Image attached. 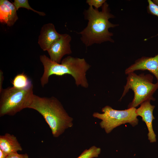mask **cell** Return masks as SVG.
Segmentation results:
<instances>
[{
	"label": "cell",
	"instance_id": "6da1fadb",
	"mask_svg": "<svg viewBox=\"0 0 158 158\" xmlns=\"http://www.w3.org/2000/svg\"><path fill=\"white\" fill-rule=\"evenodd\" d=\"M85 19L88 20L87 26L78 34L81 35L80 39L86 47L94 44H100L106 42H114L111 37L113 34L109 31L110 28L119 25L111 23L109 19L115 18L110 13L109 4L106 1L102 7V10L90 6L84 12Z\"/></svg>",
	"mask_w": 158,
	"mask_h": 158
},
{
	"label": "cell",
	"instance_id": "7a4b0ae2",
	"mask_svg": "<svg viewBox=\"0 0 158 158\" xmlns=\"http://www.w3.org/2000/svg\"><path fill=\"white\" fill-rule=\"evenodd\" d=\"M40 58L44 67V73L40 78L43 87L48 83L51 75L61 76L65 74L71 75L77 86L85 88L88 87L86 75L90 66L84 58L68 56L62 60L61 63L53 61L44 54L41 55Z\"/></svg>",
	"mask_w": 158,
	"mask_h": 158
},
{
	"label": "cell",
	"instance_id": "3957f363",
	"mask_svg": "<svg viewBox=\"0 0 158 158\" xmlns=\"http://www.w3.org/2000/svg\"><path fill=\"white\" fill-rule=\"evenodd\" d=\"M28 108L36 110L43 116L55 137H58L73 125V118L54 97H42L34 94Z\"/></svg>",
	"mask_w": 158,
	"mask_h": 158
},
{
	"label": "cell",
	"instance_id": "277c9868",
	"mask_svg": "<svg viewBox=\"0 0 158 158\" xmlns=\"http://www.w3.org/2000/svg\"><path fill=\"white\" fill-rule=\"evenodd\" d=\"M153 76L150 74L142 73L138 75L133 72L128 74L127 82L120 100L130 89L134 92L132 101L128 106V109L135 108L147 100H155L153 95L158 89V83H153Z\"/></svg>",
	"mask_w": 158,
	"mask_h": 158
},
{
	"label": "cell",
	"instance_id": "5b68a950",
	"mask_svg": "<svg viewBox=\"0 0 158 158\" xmlns=\"http://www.w3.org/2000/svg\"><path fill=\"white\" fill-rule=\"evenodd\" d=\"M33 87L22 90L13 87L3 89L0 93V116H13L24 109L28 108L34 94Z\"/></svg>",
	"mask_w": 158,
	"mask_h": 158
},
{
	"label": "cell",
	"instance_id": "8992f818",
	"mask_svg": "<svg viewBox=\"0 0 158 158\" xmlns=\"http://www.w3.org/2000/svg\"><path fill=\"white\" fill-rule=\"evenodd\" d=\"M136 109L132 108L124 110H117L109 106L102 109L103 113L95 112L92 116L102 120L99 125L107 133H109L114 128L122 124L129 123L132 126L137 125L138 120L136 113Z\"/></svg>",
	"mask_w": 158,
	"mask_h": 158
},
{
	"label": "cell",
	"instance_id": "52a82bcc",
	"mask_svg": "<svg viewBox=\"0 0 158 158\" xmlns=\"http://www.w3.org/2000/svg\"><path fill=\"white\" fill-rule=\"evenodd\" d=\"M71 36L67 34H61L60 37L54 42L47 50L50 59L60 63L62 57L72 53L70 42Z\"/></svg>",
	"mask_w": 158,
	"mask_h": 158
},
{
	"label": "cell",
	"instance_id": "ba28073f",
	"mask_svg": "<svg viewBox=\"0 0 158 158\" xmlns=\"http://www.w3.org/2000/svg\"><path fill=\"white\" fill-rule=\"evenodd\" d=\"M137 70H147L154 75L158 83V54L153 57L143 56L136 60L125 70V73Z\"/></svg>",
	"mask_w": 158,
	"mask_h": 158
},
{
	"label": "cell",
	"instance_id": "9c48e42d",
	"mask_svg": "<svg viewBox=\"0 0 158 158\" xmlns=\"http://www.w3.org/2000/svg\"><path fill=\"white\" fill-rule=\"evenodd\" d=\"M150 100H147L142 103L140 107L136 109V113L137 116L142 118V120L146 123L148 130V139L150 142L156 141V135L153 130L152 121L155 119L153 112L155 106L152 105Z\"/></svg>",
	"mask_w": 158,
	"mask_h": 158
},
{
	"label": "cell",
	"instance_id": "30bf717a",
	"mask_svg": "<svg viewBox=\"0 0 158 158\" xmlns=\"http://www.w3.org/2000/svg\"><path fill=\"white\" fill-rule=\"evenodd\" d=\"M61 35L56 31L53 24L51 23L45 24L41 28L38 43L43 51H47L53 43L60 37Z\"/></svg>",
	"mask_w": 158,
	"mask_h": 158
},
{
	"label": "cell",
	"instance_id": "8fae6325",
	"mask_svg": "<svg viewBox=\"0 0 158 158\" xmlns=\"http://www.w3.org/2000/svg\"><path fill=\"white\" fill-rule=\"evenodd\" d=\"M17 11L13 3L7 0H0V23L9 27L13 25L18 19Z\"/></svg>",
	"mask_w": 158,
	"mask_h": 158
},
{
	"label": "cell",
	"instance_id": "7c38bea8",
	"mask_svg": "<svg viewBox=\"0 0 158 158\" xmlns=\"http://www.w3.org/2000/svg\"><path fill=\"white\" fill-rule=\"evenodd\" d=\"M0 149L8 155L22 150L16 138L8 133L0 136Z\"/></svg>",
	"mask_w": 158,
	"mask_h": 158
},
{
	"label": "cell",
	"instance_id": "4fadbf2b",
	"mask_svg": "<svg viewBox=\"0 0 158 158\" xmlns=\"http://www.w3.org/2000/svg\"><path fill=\"white\" fill-rule=\"evenodd\" d=\"M13 87L20 89L27 90L33 87L31 80L22 73L17 75L11 81Z\"/></svg>",
	"mask_w": 158,
	"mask_h": 158
},
{
	"label": "cell",
	"instance_id": "5bb4252c",
	"mask_svg": "<svg viewBox=\"0 0 158 158\" xmlns=\"http://www.w3.org/2000/svg\"><path fill=\"white\" fill-rule=\"evenodd\" d=\"M99 147L93 146L88 149L85 150L77 158H94L97 157L100 153Z\"/></svg>",
	"mask_w": 158,
	"mask_h": 158
},
{
	"label": "cell",
	"instance_id": "9a60e30c",
	"mask_svg": "<svg viewBox=\"0 0 158 158\" xmlns=\"http://www.w3.org/2000/svg\"><path fill=\"white\" fill-rule=\"evenodd\" d=\"M13 4L15 6L17 10L20 8H24L37 13L40 16H44L46 14L43 12L37 11L31 8L29 5L28 0H14Z\"/></svg>",
	"mask_w": 158,
	"mask_h": 158
},
{
	"label": "cell",
	"instance_id": "2e32d148",
	"mask_svg": "<svg viewBox=\"0 0 158 158\" xmlns=\"http://www.w3.org/2000/svg\"><path fill=\"white\" fill-rule=\"evenodd\" d=\"M148 5L147 7L148 12L158 17V6L151 0L147 1Z\"/></svg>",
	"mask_w": 158,
	"mask_h": 158
},
{
	"label": "cell",
	"instance_id": "e0dca14e",
	"mask_svg": "<svg viewBox=\"0 0 158 158\" xmlns=\"http://www.w3.org/2000/svg\"><path fill=\"white\" fill-rule=\"evenodd\" d=\"M106 1L105 0H87L86 2L89 6H94L95 8L98 9L102 7Z\"/></svg>",
	"mask_w": 158,
	"mask_h": 158
},
{
	"label": "cell",
	"instance_id": "ac0fdd59",
	"mask_svg": "<svg viewBox=\"0 0 158 158\" xmlns=\"http://www.w3.org/2000/svg\"><path fill=\"white\" fill-rule=\"evenodd\" d=\"M6 158H28V156L26 153L20 154L16 153L8 155Z\"/></svg>",
	"mask_w": 158,
	"mask_h": 158
},
{
	"label": "cell",
	"instance_id": "d6986e66",
	"mask_svg": "<svg viewBox=\"0 0 158 158\" xmlns=\"http://www.w3.org/2000/svg\"><path fill=\"white\" fill-rule=\"evenodd\" d=\"M3 72L0 70V92L3 90L2 84L4 80V76Z\"/></svg>",
	"mask_w": 158,
	"mask_h": 158
},
{
	"label": "cell",
	"instance_id": "ffe728a7",
	"mask_svg": "<svg viewBox=\"0 0 158 158\" xmlns=\"http://www.w3.org/2000/svg\"><path fill=\"white\" fill-rule=\"evenodd\" d=\"M8 155L0 149V158H6Z\"/></svg>",
	"mask_w": 158,
	"mask_h": 158
},
{
	"label": "cell",
	"instance_id": "44dd1931",
	"mask_svg": "<svg viewBox=\"0 0 158 158\" xmlns=\"http://www.w3.org/2000/svg\"><path fill=\"white\" fill-rule=\"evenodd\" d=\"M152 1L154 4L158 6V0H153Z\"/></svg>",
	"mask_w": 158,
	"mask_h": 158
}]
</instances>
